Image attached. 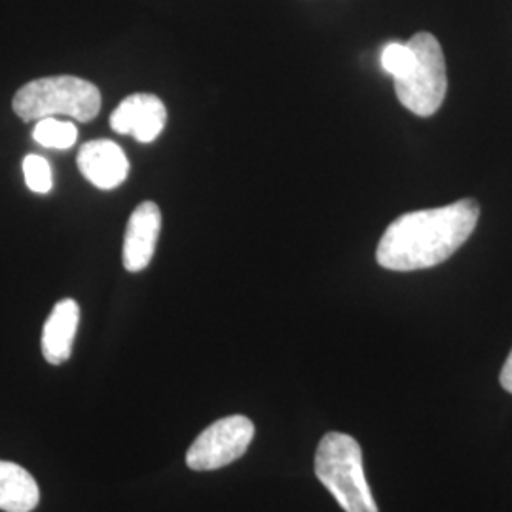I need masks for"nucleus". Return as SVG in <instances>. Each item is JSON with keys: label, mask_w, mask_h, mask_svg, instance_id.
Instances as JSON below:
<instances>
[{"label": "nucleus", "mask_w": 512, "mask_h": 512, "mask_svg": "<svg viewBox=\"0 0 512 512\" xmlns=\"http://www.w3.org/2000/svg\"><path fill=\"white\" fill-rule=\"evenodd\" d=\"M478 217L480 205L473 198L406 213L387 226L378 243L376 260L391 272H416L439 266L471 238Z\"/></svg>", "instance_id": "obj_1"}, {"label": "nucleus", "mask_w": 512, "mask_h": 512, "mask_svg": "<svg viewBox=\"0 0 512 512\" xmlns=\"http://www.w3.org/2000/svg\"><path fill=\"white\" fill-rule=\"evenodd\" d=\"M12 107L23 122L57 116L90 122L101 110V92L95 84L78 76H46L19 88Z\"/></svg>", "instance_id": "obj_2"}, {"label": "nucleus", "mask_w": 512, "mask_h": 512, "mask_svg": "<svg viewBox=\"0 0 512 512\" xmlns=\"http://www.w3.org/2000/svg\"><path fill=\"white\" fill-rule=\"evenodd\" d=\"M315 475L346 512H378L366 482L359 442L344 433H327L315 452Z\"/></svg>", "instance_id": "obj_3"}, {"label": "nucleus", "mask_w": 512, "mask_h": 512, "mask_svg": "<svg viewBox=\"0 0 512 512\" xmlns=\"http://www.w3.org/2000/svg\"><path fill=\"white\" fill-rule=\"evenodd\" d=\"M408 46L414 52V65L404 78L395 80V93L404 109L427 118L444 103L448 90L446 61L439 40L431 33L414 35Z\"/></svg>", "instance_id": "obj_4"}, {"label": "nucleus", "mask_w": 512, "mask_h": 512, "mask_svg": "<svg viewBox=\"0 0 512 512\" xmlns=\"http://www.w3.org/2000/svg\"><path fill=\"white\" fill-rule=\"evenodd\" d=\"M255 437V425L245 416H228L209 425L192 442L186 465L192 471H217L245 456Z\"/></svg>", "instance_id": "obj_5"}, {"label": "nucleus", "mask_w": 512, "mask_h": 512, "mask_svg": "<svg viewBox=\"0 0 512 512\" xmlns=\"http://www.w3.org/2000/svg\"><path fill=\"white\" fill-rule=\"evenodd\" d=\"M165 122L167 110L162 99L150 93L129 95L110 114V128L120 135H131L139 143L156 141Z\"/></svg>", "instance_id": "obj_6"}, {"label": "nucleus", "mask_w": 512, "mask_h": 512, "mask_svg": "<svg viewBox=\"0 0 512 512\" xmlns=\"http://www.w3.org/2000/svg\"><path fill=\"white\" fill-rule=\"evenodd\" d=\"M162 230V213L154 202H143L129 217L124 238V268L135 274L150 264Z\"/></svg>", "instance_id": "obj_7"}, {"label": "nucleus", "mask_w": 512, "mask_h": 512, "mask_svg": "<svg viewBox=\"0 0 512 512\" xmlns=\"http://www.w3.org/2000/svg\"><path fill=\"white\" fill-rule=\"evenodd\" d=\"M78 169L86 181L101 190H112L128 179L126 152L114 141H90L78 152Z\"/></svg>", "instance_id": "obj_8"}, {"label": "nucleus", "mask_w": 512, "mask_h": 512, "mask_svg": "<svg viewBox=\"0 0 512 512\" xmlns=\"http://www.w3.org/2000/svg\"><path fill=\"white\" fill-rule=\"evenodd\" d=\"M80 308L73 298L57 302L42 330V353L50 365H61L71 357Z\"/></svg>", "instance_id": "obj_9"}, {"label": "nucleus", "mask_w": 512, "mask_h": 512, "mask_svg": "<svg viewBox=\"0 0 512 512\" xmlns=\"http://www.w3.org/2000/svg\"><path fill=\"white\" fill-rule=\"evenodd\" d=\"M37 480L18 463L0 459V511L31 512L37 509Z\"/></svg>", "instance_id": "obj_10"}, {"label": "nucleus", "mask_w": 512, "mask_h": 512, "mask_svg": "<svg viewBox=\"0 0 512 512\" xmlns=\"http://www.w3.org/2000/svg\"><path fill=\"white\" fill-rule=\"evenodd\" d=\"M33 139L42 147L67 150L76 143L78 129L73 122H65L59 118H42L33 129Z\"/></svg>", "instance_id": "obj_11"}, {"label": "nucleus", "mask_w": 512, "mask_h": 512, "mask_svg": "<svg viewBox=\"0 0 512 512\" xmlns=\"http://www.w3.org/2000/svg\"><path fill=\"white\" fill-rule=\"evenodd\" d=\"M380 61L385 73L391 74L393 80H401L414 65V52L408 42H389L382 50Z\"/></svg>", "instance_id": "obj_12"}, {"label": "nucleus", "mask_w": 512, "mask_h": 512, "mask_svg": "<svg viewBox=\"0 0 512 512\" xmlns=\"http://www.w3.org/2000/svg\"><path fill=\"white\" fill-rule=\"evenodd\" d=\"M23 175H25V184L37 194H48L54 186L52 167L37 154H31L23 160Z\"/></svg>", "instance_id": "obj_13"}, {"label": "nucleus", "mask_w": 512, "mask_h": 512, "mask_svg": "<svg viewBox=\"0 0 512 512\" xmlns=\"http://www.w3.org/2000/svg\"><path fill=\"white\" fill-rule=\"evenodd\" d=\"M499 382H501L505 391L512 393V349L509 357H507V361H505V365H503V370H501Z\"/></svg>", "instance_id": "obj_14"}]
</instances>
